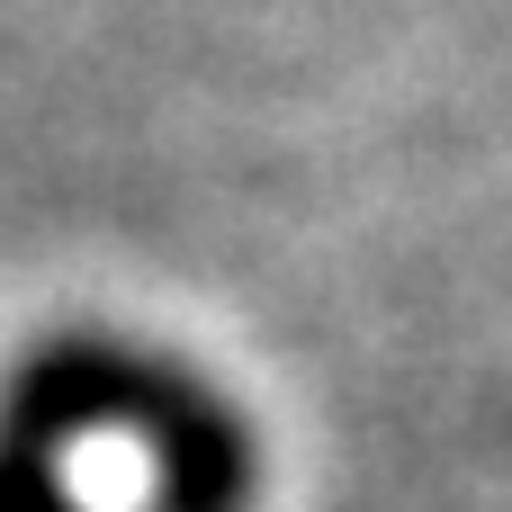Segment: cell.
<instances>
[{"label":"cell","instance_id":"6da1fadb","mask_svg":"<svg viewBox=\"0 0 512 512\" xmlns=\"http://www.w3.org/2000/svg\"><path fill=\"white\" fill-rule=\"evenodd\" d=\"M252 495L243 414L144 342L63 333L0 387V512H252Z\"/></svg>","mask_w":512,"mask_h":512}]
</instances>
